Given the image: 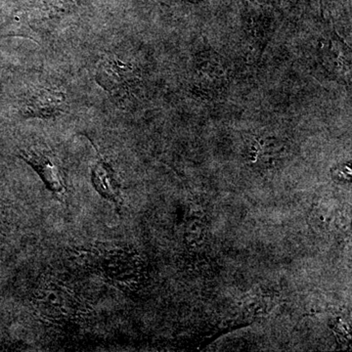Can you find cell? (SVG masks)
Here are the masks:
<instances>
[{"label":"cell","mask_w":352,"mask_h":352,"mask_svg":"<svg viewBox=\"0 0 352 352\" xmlns=\"http://www.w3.org/2000/svg\"><path fill=\"white\" fill-rule=\"evenodd\" d=\"M91 182L95 191L104 199L112 203L120 214L122 200V184L117 173L108 162L98 157L91 170Z\"/></svg>","instance_id":"4"},{"label":"cell","mask_w":352,"mask_h":352,"mask_svg":"<svg viewBox=\"0 0 352 352\" xmlns=\"http://www.w3.org/2000/svg\"><path fill=\"white\" fill-rule=\"evenodd\" d=\"M66 96L63 92L52 88H43L32 92L27 100L25 110L36 117L52 116L63 110Z\"/></svg>","instance_id":"5"},{"label":"cell","mask_w":352,"mask_h":352,"mask_svg":"<svg viewBox=\"0 0 352 352\" xmlns=\"http://www.w3.org/2000/svg\"><path fill=\"white\" fill-rule=\"evenodd\" d=\"M82 252L88 270L111 286L122 292H135L145 283L144 261L132 248L96 243Z\"/></svg>","instance_id":"1"},{"label":"cell","mask_w":352,"mask_h":352,"mask_svg":"<svg viewBox=\"0 0 352 352\" xmlns=\"http://www.w3.org/2000/svg\"><path fill=\"white\" fill-rule=\"evenodd\" d=\"M32 305L41 321L51 325H71L88 314L87 302L68 282L60 278H43L32 293Z\"/></svg>","instance_id":"2"},{"label":"cell","mask_w":352,"mask_h":352,"mask_svg":"<svg viewBox=\"0 0 352 352\" xmlns=\"http://www.w3.org/2000/svg\"><path fill=\"white\" fill-rule=\"evenodd\" d=\"M22 159L32 166L41 178L48 191L58 201L67 200V183L65 179L64 171L57 162V159L51 156L50 153L36 151H23Z\"/></svg>","instance_id":"3"},{"label":"cell","mask_w":352,"mask_h":352,"mask_svg":"<svg viewBox=\"0 0 352 352\" xmlns=\"http://www.w3.org/2000/svg\"><path fill=\"white\" fill-rule=\"evenodd\" d=\"M131 76V69L122 60L113 55L104 57L97 69L96 78L106 89L122 87Z\"/></svg>","instance_id":"6"},{"label":"cell","mask_w":352,"mask_h":352,"mask_svg":"<svg viewBox=\"0 0 352 352\" xmlns=\"http://www.w3.org/2000/svg\"><path fill=\"white\" fill-rule=\"evenodd\" d=\"M208 226L200 208H191L184 231L185 244L189 250H199L207 238Z\"/></svg>","instance_id":"7"}]
</instances>
